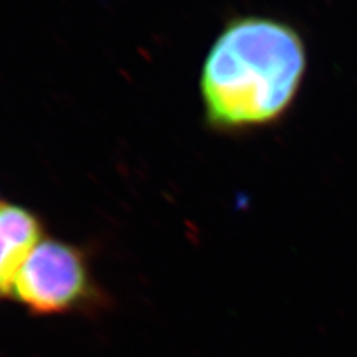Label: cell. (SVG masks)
I'll use <instances>...</instances> for the list:
<instances>
[{
  "instance_id": "1",
  "label": "cell",
  "mask_w": 357,
  "mask_h": 357,
  "mask_svg": "<svg viewBox=\"0 0 357 357\" xmlns=\"http://www.w3.org/2000/svg\"><path fill=\"white\" fill-rule=\"evenodd\" d=\"M307 70V43L292 24L259 15L231 21L204 63L208 121L228 130L274 124L295 105Z\"/></svg>"
},
{
  "instance_id": "3",
  "label": "cell",
  "mask_w": 357,
  "mask_h": 357,
  "mask_svg": "<svg viewBox=\"0 0 357 357\" xmlns=\"http://www.w3.org/2000/svg\"><path fill=\"white\" fill-rule=\"evenodd\" d=\"M40 240L38 219L27 210L0 204V292L13 294L14 282Z\"/></svg>"
},
{
  "instance_id": "2",
  "label": "cell",
  "mask_w": 357,
  "mask_h": 357,
  "mask_svg": "<svg viewBox=\"0 0 357 357\" xmlns=\"http://www.w3.org/2000/svg\"><path fill=\"white\" fill-rule=\"evenodd\" d=\"M85 289L86 273L81 255L64 243L45 240L21 266L13 292L30 308L52 312L73 305Z\"/></svg>"
}]
</instances>
